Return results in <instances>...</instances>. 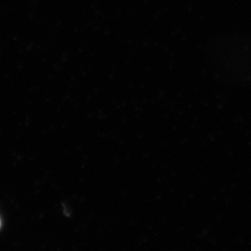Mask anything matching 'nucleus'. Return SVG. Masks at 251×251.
<instances>
[{
    "instance_id": "nucleus-1",
    "label": "nucleus",
    "mask_w": 251,
    "mask_h": 251,
    "mask_svg": "<svg viewBox=\"0 0 251 251\" xmlns=\"http://www.w3.org/2000/svg\"><path fill=\"white\" fill-rule=\"evenodd\" d=\"M0 226H1V222H0Z\"/></svg>"
}]
</instances>
